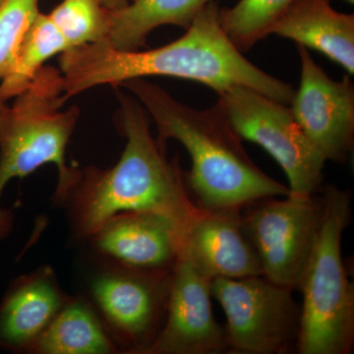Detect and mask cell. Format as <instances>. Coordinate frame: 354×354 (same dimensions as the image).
<instances>
[{"label": "cell", "instance_id": "23", "mask_svg": "<svg viewBox=\"0 0 354 354\" xmlns=\"http://www.w3.org/2000/svg\"><path fill=\"white\" fill-rule=\"evenodd\" d=\"M4 106H6V102L1 101V100H0V111H1Z\"/></svg>", "mask_w": 354, "mask_h": 354}, {"label": "cell", "instance_id": "24", "mask_svg": "<svg viewBox=\"0 0 354 354\" xmlns=\"http://www.w3.org/2000/svg\"><path fill=\"white\" fill-rule=\"evenodd\" d=\"M346 2H348L349 4H353L354 0H346Z\"/></svg>", "mask_w": 354, "mask_h": 354}, {"label": "cell", "instance_id": "1", "mask_svg": "<svg viewBox=\"0 0 354 354\" xmlns=\"http://www.w3.org/2000/svg\"><path fill=\"white\" fill-rule=\"evenodd\" d=\"M185 31L181 38L153 50H120L102 41L64 51L58 62L65 101L102 85L116 88L133 79L167 76L204 84L216 94L243 86L290 104L295 88L243 57L225 34L215 0Z\"/></svg>", "mask_w": 354, "mask_h": 354}, {"label": "cell", "instance_id": "13", "mask_svg": "<svg viewBox=\"0 0 354 354\" xmlns=\"http://www.w3.org/2000/svg\"><path fill=\"white\" fill-rule=\"evenodd\" d=\"M178 259L209 279L262 276L259 258L242 227L241 209L205 211L184 234Z\"/></svg>", "mask_w": 354, "mask_h": 354}, {"label": "cell", "instance_id": "19", "mask_svg": "<svg viewBox=\"0 0 354 354\" xmlns=\"http://www.w3.org/2000/svg\"><path fill=\"white\" fill-rule=\"evenodd\" d=\"M293 0H239L234 6L221 8V22L239 50H251L269 36L270 30Z\"/></svg>", "mask_w": 354, "mask_h": 354}, {"label": "cell", "instance_id": "18", "mask_svg": "<svg viewBox=\"0 0 354 354\" xmlns=\"http://www.w3.org/2000/svg\"><path fill=\"white\" fill-rule=\"evenodd\" d=\"M69 50L48 15L39 12L26 32L12 67L0 81V100L6 102L29 87L50 58Z\"/></svg>", "mask_w": 354, "mask_h": 354}, {"label": "cell", "instance_id": "9", "mask_svg": "<svg viewBox=\"0 0 354 354\" xmlns=\"http://www.w3.org/2000/svg\"><path fill=\"white\" fill-rule=\"evenodd\" d=\"M323 213V198L315 195L263 198L241 209L242 227L257 253L264 278L299 290Z\"/></svg>", "mask_w": 354, "mask_h": 354}, {"label": "cell", "instance_id": "5", "mask_svg": "<svg viewBox=\"0 0 354 354\" xmlns=\"http://www.w3.org/2000/svg\"><path fill=\"white\" fill-rule=\"evenodd\" d=\"M321 192L322 225L299 286L304 301L297 351L349 354L354 344V288L342 261V242L351 220V193L335 185Z\"/></svg>", "mask_w": 354, "mask_h": 354}, {"label": "cell", "instance_id": "8", "mask_svg": "<svg viewBox=\"0 0 354 354\" xmlns=\"http://www.w3.org/2000/svg\"><path fill=\"white\" fill-rule=\"evenodd\" d=\"M99 259L88 279V301L121 353L145 354L164 323L171 272L139 271Z\"/></svg>", "mask_w": 354, "mask_h": 354}, {"label": "cell", "instance_id": "11", "mask_svg": "<svg viewBox=\"0 0 354 354\" xmlns=\"http://www.w3.org/2000/svg\"><path fill=\"white\" fill-rule=\"evenodd\" d=\"M209 281L186 261L177 260L164 323L145 354L227 353L225 329L214 317Z\"/></svg>", "mask_w": 354, "mask_h": 354}, {"label": "cell", "instance_id": "2", "mask_svg": "<svg viewBox=\"0 0 354 354\" xmlns=\"http://www.w3.org/2000/svg\"><path fill=\"white\" fill-rule=\"evenodd\" d=\"M116 90V122L127 145L113 167L81 169L67 192L62 205L67 209L74 241H87L118 214L151 212L169 218L183 241L205 211L188 192L178 156L169 160L167 146L153 138L150 115L141 102Z\"/></svg>", "mask_w": 354, "mask_h": 354}, {"label": "cell", "instance_id": "6", "mask_svg": "<svg viewBox=\"0 0 354 354\" xmlns=\"http://www.w3.org/2000/svg\"><path fill=\"white\" fill-rule=\"evenodd\" d=\"M216 102L242 140L262 147L281 165L290 183V195L308 197L322 191L326 160L288 104L243 86L218 93Z\"/></svg>", "mask_w": 354, "mask_h": 354}, {"label": "cell", "instance_id": "10", "mask_svg": "<svg viewBox=\"0 0 354 354\" xmlns=\"http://www.w3.org/2000/svg\"><path fill=\"white\" fill-rule=\"evenodd\" d=\"M301 77L290 111L326 162H344L354 144V86L348 75L335 81L297 44Z\"/></svg>", "mask_w": 354, "mask_h": 354}, {"label": "cell", "instance_id": "12", "mask_svg": "<svg viewBox=\"0 0 354 354\" xmlns=\"http://www.w3.org/2000/svg\"><path fill=\"white\" fill-rule=\"evenodd\" d=\"M87 241L102 259L153 272H171L181 242L176 225L151 212L118 214Z\"/></svg>", "mask_w": 354, "mask_h": 354}, {"label": "cell", "instance_id": "4", "mask_svg": "<svg viewBox=\"0 0 354 354\" xmlns=\"http://www.w3.org/2000/svg\"><path fill=\"white\" fill-rule=\"evenodd\" d=\"M62 71L44 65L12 106L0 111V198L9 181L23 178L46 164L58 171L55 202L62 204L81 169L66 162V148L80 116L78 106L62 111ZM13 216L0 208V241L10 232Z\"/></svg>", "mask_w": 354, "mask_h": 354}, {"label": "cell", "instance_id": "14", "mask_svg": "<svg viewBox=\"0 0 354 354\" xmlns=\"http://www.w3.org/2000/svg\"><path fill=\"white\" fill-rule=\"evenodd\" d=\"M69 298L50 266L16 279L0 304V348L28 353Z\"/></svg>", "mask_w": 354, "mask_h": 354}, {"label": "cell", "instance_id": "20", "mask_svg": "<svg viewBox=\"0 0 354 354\" xmlns=\"http://www.w3.org/2000/svg\"><path fill=\"white\" fill-rule=\"evenodd\" d=\"M48 15L69 48L109 38V10L101 0H62Z\"/></svg>", "mask_w": 354, "mask_h": 354}, {"label": "cell", "instance_id": "25", "mask_svg": "<svg viewBox=\"0 0 354 354\" xmlns=\"http://www.w3.org/2000/svg\"><path fill=\"white\" fill-rule=\"evenodd\" d=\"M4 1H6V0H0V6H2V3H3Z\"/></svg>", "mask_w": 354, "mask_h": 354}, {"label": "cell", "instance_id": "15", "mask_svg": "<svg viewBox=\"0 0 354 354\" xmlns=\"http://www.w3.org/2000/svg\"><path fill=\"white\" fill-rule=\"evenodd\" d=\"M270 35L320 51L349 75L354 74V15L335 10L330 0H293Z\"/></svg>", "mask_w": 354, "mask_h": 354}, {"label": "cell", "instance_id": "17", "mask_svg": "<svg viewBox=\"0 0 354 354\" xmlns=\"http://www.w3.org/2000/svg\"><path fill=\"white\" fill-rule=\"evenodd\" d=\"M213 0H132L123 8L109 10L108 43L120 50L146 46L153 30L174 25L187 30L198 14Z\"/></svg>", "mask_w": 354, "mask_h": 354}, {"label": "cell", "instance_id": "16", "mask_svg": "<svg viewBox=\"0 0 354 354\" xmlns=\"http://www.w3.org/2000/svg\"><path fill=\"white\" fill-rule=\"evenodd\" d=\"M92 305L82 297H70L28 353H120Z\"/></svg>", "mask_w": 354, "mask_h": 354}, {"label": "cell", "instance_id": "21", "mask_svg": "<svg viewBox=\"0 0 354 354\" xmlns=\"http://www.w3.org/2000/svg\"><path fill=\"white\" fill-rule=\"evenodd\" d=\"M41 0H6L0 6V81L12 67L26 32L39 15Z\"/></svg>", "mask_w": 354, "mask_h": 354}, {"label": "cell", "instance_id": "3", "mask_svg": "<svg viewBox=\"0 0 354 354\" xmlns=\"http://www.w3.org/2000/svg\"><path fill=\"white\" fill-rule=\"evenodd\" d=\"M150 115L158 141L177 140L192 167L184 172L193 201L204 211L242 209L263 198L288 196L290 188L261 171L247 155L242 139L220 104L196 109L181 104L145 79L123 83Z\"/></svg>", "mask_w": 354, "mask_h": 354}, {"label": "cell", "instance_id": "22", "mask_svg": "<svg viewBox=\"0 0 354 354\" xmlns=\"http://www.w3.org/2000/svg\"><path fill=\"white\" fill-rule=\"evenodd\" d=\"M102 6L109 10H118L129 3V0H101Z\"/></svg>", "mask_w": 354, "mask_h": 354}, {"label": "cell", "instance_id": "7", "mask_svg": "<svg viewBox=\"0 0 354 354\" xmlns=\"http://www.w3.org/2000/svg\"><path fill=\"white\" fill-rule=\"evenodd\" d=\"M212 297L227 316V353L286 354L297 351L300 305L290 288L263 276L216 278Z\"/></svg>", "mask_w": 354, "mask_h": 354}]
</instances>
